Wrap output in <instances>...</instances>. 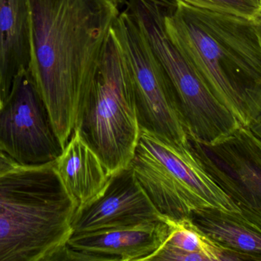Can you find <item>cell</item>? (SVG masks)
Wrapping results in <instances>:
<instances>
[{"mask_svg":"<svg viewBox=\"0 0 261 261\" xmlns=\"http://www.w3.org/2000/svg\"><path fill=\"white\" fill-rule=\"evenodd\" d=\"M174 3L213 12L230 14L250 21L261 18V0H173Z\"/></svg>","mask_w":261,"mask_h":261,"instance_id":"obj_16","label":"cell"},{"mask_svg":"<svg viewBox=\"0 0 261 261\" xmlns=\"http://www.w3.org/2000/svg\"><path fill=\"white\" fill-rule=\"evenodd\" d=\"M29 70L63 149L93 96L112 29L113 0H30Z\"/></svg>","mask_w":261,"mask_h":261,"instance_id":"obj_1","label":"cell"},{"mask_svg":"<svg viewBox=\"0 0 261 261\" xmlns=\"http://www.w3.org/2000/svg\"><path fill=\"white\" fill-rule=\"evenodd\" d=\"M77 209L53 163L0 176V261L52 260Z\"/></svg>","mask_w":261,"mask_h":261,"instance_id":"obj_3","label":"cell"},{"mask_svg":"<svg viewBox=\"0 0 261 261\" xmlns=\"http://www.w3.org/2000/svg\"><path fill=\"white\" fill-rule=\"evenodd\" d=\"M250 130L261 140V113L260 116L249 126Z\"/></svg>","mask_w":261,"mask_h":261,"instance_id":"obj_18","label":"cell"},{"mask_svg":"<svg viewBox=\"0 0 261 261\" xmlns=\"http://www.w3.org/2000/svg\"><path fill=\"white\" fill-rule=\"evenodd\" d=\"M161 219L167 227V239L151 260H239L210 239L191 218L173 219L161 215Z\"/></svg>","mask_w":261,"mask_h":261,"instance_id":"obj_15","label":"cell"},{"mask_svg":"<svg viewBox=\"0 0 261 261\" xmlns=\"http://www.w3.org/2000/svg\"><path fill=\"white\" fill-rule=\"evenodd\" d=\"M130 167L163 216L190 218L205 208L240 214L205 170L190 141L180 145L141 129Z\"/></svg>","mask_w":261,"mask_h":261,"instance_id":"obj_4","label":"cell"},{"mask_svg":"<svg viewBox=\"0 0 261 261\" xmlns=\"http://www.w3.org/2000/svg\"><path fill=\"white\" fill-rule=\"evenodd\" d=\"M116 4L119 6H125L127 3H128V0H113Z\"/></svg>","mask_w":261,"mask_h":261,"instance_id":"obj_19","label":"cell"},{"mask_svg":"<svg viewBox=\"0 0 261 261\" xmlns=\"http://www.w3.org/2000/svg\"><path fill=\"white\" fill-rule=\"evenodd\" d=\"M161 217L129 165L112 176L94 200L76 209L72 231L79 234L132 226L156 222Z\"/></svg>","mask_w":261,"mask_h":261,"instance_id":"obj_10","label":"cell"},{"mask_svg":"<svg viewBox=\"0 0 261 261\" xmlns=\"http://www.w3.org/2000/svg\"><path fill=\"white\" fill-rule=\"evenodd\" d=\"M2 104H3V102H2L1 93H0V109H1Z\"/></svg>","mask_w":261,"mask_h":261,"instance_id":"obj_21","label":"cell"},{"mask_svg":"<svg viewBox=\"0 0 261 261\" xmlns=\"http://www.w3.org/2000/svg\"><path fill=\"white\" fill-rule=\"evenodd\" d=\"M32 61L30 0H0V93L2 102Z\"/></svg>","mask_w":261,"mask_h":261,"instance_id":"obj_12","label":"cell"},{"mask_svg":"<svg viewBox=\"0 0 261 261\" xmlns=\"http://www.w3.org/2000/svg\"><path fill=\"white\" fill-rule=\"evenodd\" d=\"M77 128L110 176L129 167L141 127L129 64L113 31L96 88Z\"/></svg>","mask_w":261,"mask_h":261,"instance_id":"obj_5","label":"cell"},{"mask_svg":"<svg viewBox=\"0 0 261 261\" xmlns=\"http://www.w3.org/2000/svg\"><path fill=\"white\" fill-rule=\"evenodd\" d=\"M164 29L204 85L249 127L261 113V43L255 21L167 1Z\"/></svg>","mask_w":261,"mask_h":261,"instance_id":"obj_2","label":"cell"},{"mask_svg":"<svg viewBox=\"0 0 261 261\" xmlns=\"http://www.w3.org/2000/svg\"><path fill=\"white\" fill-rule=\"evenodd\" d=\"M167 0H128L174 89L189 138L214 145L231 136L240 123L204 85L169 39L163 22Z\"/></svg>","mask_w":261,"mask_h":261,"instance_id":"obj_6","label":"cell"},{"mask_svg":"<svg viewBox=\"0 0 261 261\" xmlns=\"http://www.w3.org/2000/svg\"><path fill=\"white\" fill-rule=\"evenodd\" d=\"M54 167L77 208L97 198L111 178L100 158L78 128L54 162Z\"/></svg>","mask_w":261,"mask_h":261,"instance_id":"obj_13","label":"cell"},{"mask_svg":"<svg viewBox=\"0 0 261 261\" xmlns=\"http://www.w3.org/2000/svg\"><path fill=\"white\" fill-rule=\"evenodd\" d=\"M113 27L133 77L140 127L180 145L189 144L177 98L138 17L129 6Z\"/></svg>","mask_w":261,"mask_h":261,"instance_id":"obj_7","label":"cell"},{"mask_svg":"<svg viewBox=\"0 0 261 261\" xmlns=\"http://www.w3.org/2000/svg\"><path fill=\"white\" fill-rule=\"evenodd\" d=\"M164 221L72 234L65 246L85 251L101 261L151 260L165 242Z\"/></svg>","mask_w":261,"mask_h":261,"instance_id":"obj_11","label":"cell"},{"mask_svg":"<svg viewBox=\"0 0 261 261\" xmlns=\"http://www.w3.org/2000/svg\"><path fill=\"white\" fill-rule=\"evenodd\" d=\"M0 149L19 167L53 163L63 151L30 70L21 73L0 109Z\"/></svg>","mask_w":261,"mask_h":261,"instance_id":"obj_8","label":"cell"},{"mask_svg":"<svg viewBox=\"0 0 261 261\" xmlns=\"http://www.w3.org/2000/svg\"><path fill=\"white\" fill-rule=\"evenodd\" d=\"M256 25H257V31H258L259 36H260L261 43V18L259 21H257V22H256Z\"/></svg>","mask_w":261,"mask_h":261,"instance_id":"obj_20","label":"cell"},{"mask_svg":"<svg viewBox=\"0 0 261 261\" xmlns=\"http://www.w3.org/2000/svg\"><path fill=\"white\" fill-rule=\"evenodd\" d=\"M210 176L239 207V216L261 231V140L240 126L214 145L189 138Z\"/></svg>","mask_w":261,"mask_h":261,"instance_id":"obj_9","label":"cell"},{"mask_svg":"<svg viewBox=\"0 0 261 261\" xmlns=\"http://www.w3.org/2000/svg\"><path fill=\"white\" fill-rule=\"evenodd\" d=\"M19 167L0 149V176Z\"/></svg>","mask_w":261,"mask_h":261,"instance_id":"obj_17","label":"cell"},{"mask_svg":"<svg viewBox=\"0 0 261 261\" xmlns=\"http://www.w3.org/2000/svg\"><path fill=\"white\" fill-rule=\"evenodd\" d=\"M190 218L210 239L236 254L239 260H261V231L239 213L205 208Z\"/></svg>","mask_w":261,"mask_h":261,"instance_id":"obj_14","label":"cell"}]
</instances>
